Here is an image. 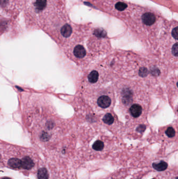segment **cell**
<instances>
[{
    "label": "cell",
    "mask_w": 178,
    "mask_h": 179,
    "mask_svg": "<svg viewBox=\"0 0 178 179\" xmlns=\"http://www.w3.org/2000/svg\"><path fill=\"white\" fill-rule=\"evenodd\" d=\"M103 122L108 125H111L114 122V118L113 116L110 113H107L105 114L103 117Z\"/></svg>",
    "instance_id": "obj_12"
},
{
    "label": "cell",
    "mask_w": 178,
    "mask_h": 179,
    "mask_svg": "<svg viewBox=\"0 0 178 179\" xmlns=\"http://www.w3.org/2000/svg\"><path fill=\"white\" fill-rule=\"evenodd\" d=\"M0 159H1V155H0Z\"/></svg>",
    "instance_id": "obj_20"
},
{
    "label": "cell",
    "mask_w": 178,
    "mask_h": 179,
    "mask_svg": "<svg viewBox=\"0 0 178 179\" xmlns=\"http://www.w3.org/2000/svg\"><path fill=\"white\" fill-rule=\"evenodd\" d=\"M21 161H22V167L25 169L30 170L32 169L34 166V163L30 157H24Z\"/></svg>",
    "instance_id": "obj_4"
},
{
    "label": "cell",
    "mask_w": 178,
    "mask_h": 179,
    "mask_svg": "<svg viewBox=\"0 0 178 179\" xmlns=\"http://www.w3.org/2000/svg\"><path fill=\"white\" fill-rule=\"evenodd\" d=\"M104 148V144L102 141H95L93 145V148L96 151H101Z\"/></svg>",
    "instance_id": "obj_13"
},
{
    "label": "cell",
    "mask_w": 178,
    "mask_h": 179,
    "mask_svg": "<svg viewBox=\"0 0 178 179\" xmlns=\"http://www.w3.org/2000/svg\"><path fill=\"white\" fill-rule=\"evenodd\" d=\"M142 21L144 24L150 26L153 24L156 21V17L155 15L151 13H146L143 15Z\"/></svg>",
    "instance_id": "obj_1"
},
{
    "label": "cell",
    "mask_w": 178,
    "mask_h": 179,
    "mask_svg": "<svg viewBox=\"0 0 178 179\" xmlns=\"http://www.w3.org/2000/svg\"><path fill=\"white\" fill-rule=\"evenodd\" d=\"M72 33V29L71 26L69 24H65L63 26L61 29L62 35L64 37H69L70 36Z\"/></svg>",
    "instance_id": "obj_8"
},
{
    "label": "cell",
    "mask_w": 178,
    "mask_h": 179,
    "mask_svg": "<svg viewBox=\"0 0 178 179\" xmlns=\"http://www.w3.org/2000/svg\"><path fill=\"white\" fill-rule=\"evenodd\" d=\"M34 5L37 10H43L47 6V0H37Z\"/></svg>",
    "instance_id": "obj_10"
},
{
    "label": "cell",
    "mask_w": 178,
    "mask_h": 179,
    "mask_svg": "<svg viewBox=\"0 0 178 179\" xmlns=\"http://www.w3.org/2000/svg\"><path fill=\"white\" fill-rule=\"evenodd\" d=\"M38 179H48L49 173L48 170L45 168L39 169L38 171Z\"/></svg>",
    "instance_id": "obj_9"
},
{
    "label": "cell",
    "mask_w": 178,
    "mask_h": 179,
    "mask_svg": "<svg viewBox=\"0 0 178 179\" xmlns=\"http://www.w3.org/2000/svg\"><path fill=\"white\" fill-rule=\"evenodd\" d=\"M129 112L134 117H138L142 114V108L139 104H133L129 108Z\"/></svg>",
    "instance_id": "obj_3"
},
{
    "label": "cell",
    "mask_w": 178,
    "mask_h": 179,
    "mask_svg": "<svg viewBox=\"0 0 178 179\" xmlns=\"http://www.w3.org/2000/svg\"><path fill=\"white\" fill-rule=\"evenodd\" d=\"M172 35L176 40L178 39V27H176L172 31Z\"/></svg>",
    "instance_id": "obj_18"
},
{
    "label": "cell",
    "mask_w": 178,
    "mask_h": 179,
    "mask_svg": "<svg viewBox=\"0 0 178 179\" xmlns=\"http://www.w3.org/2000/svg\"><path fill=\"white\" fill-rule=\"evenodd\" d=\"M10 179V178H9V177H4V178H3V179Z\"/></svg>",
    "instance_id": "obj_19"
},
{
    "label": "cell",
    "mask_w": 178,
    "mask_h": 179,
    "mask_svg": "<svg viewBox=\"0 0 178 179\" xmlns=\"http://www.w3.org/2000/svg\"><path fill=\"white\" fill-rule=\"evenodd\" d=\"M152 167L157 171H163L167 168L168 163L165 161H161L159 162L153 163Z\"/></svg>",
    "instance_id": "obj_6"
},
{
    "label": "cell",
    "mask_w": 178,
    "mask_h": 179,
    "mask_svg": "<svg viewBox=\"0 0 178 179\" xmlns=\"http://www.w3.org/2000/svg\"><path fill=\"white\" fill-rule=\"evenodd\" d=\"M86 52L85 48L82 45H77L74 49V55L79 58H82L85 57Z\"/></svg>",
    "instance_id": "obj_5"
},
{
    "label": "cell",
    "mask_w": 178,
    "mask_h": 179,
    "mask_svg": "<svg viewBox=\"0 0 178 179\" xmlns=\"http://www.w3.org/2000/svg\"></svg>",
    "instance_id": "obj_21"
},
{
    "label": "cell",
    "mask_w": 178,
    "mask_h": 179,
    "mask_svg": "<svg viewBox=\"0 0 178 179\" xmlns=\"http://www.w3.org/2000/svg\"><path fill=\"white\" fill-rule=\"evenodd\" d=\"M98 104L101 108H107L110 106L111 103V100L110 98L106 96H102L99 97L98 99Z\"/></svg>",
    "instance_id": "obj_2"
},
{
    "label": "cell",
    "mask_w": 178,
    "mask_h": 179,
    "mask_svg": "<svg viewBox=\"0 0 178 179\" xmlns=\"http://www.w3.org/2000/svg\"><path fill=\"white\" fill-rule=\"evenodd\" d=\"M8 165L14 169H18L22 167V161L18 158H11L8 160Z\"/></svg>",
    "instance_id": "obj_7"
},
{
    "label": "cell",
    "mask_w": 178,
    "mask_h": 179,
    "mask_svg": "<svg viewBox=\"0 0 178 179\" xmlns=\"http://www.w3.org/2000/svg\"><path fill=\"white\" fill-rule=\"evenodd\" d=\"M172 52L173 55L177 57L178 55V43H176L172 47Z\"/></svg>",
    "instance_id": "obj_17"
},
{
    "label": "cell",
    "mask_w": 178,
    "mask_h": 179,
    "mask_svg": "<svg viewBox=\"0 0 178 179\" xmlns=\"http://www.w3.org/2000/svg\"><path fill=\"white\" fill-rule=\"evenodd\" d=\"M95 34L96 36L98 37H103L105 36L106 35V33L103 30H101V29H97L95 31Z\"/></svg>",
    "instance_id": "obj_16"
},
{
    "label": "cell",
    "mask_w": 178,
    "mask_h": 179,
    "mask_svg": "<svg viewBox=\"0 0 178 179\" xmlns=\"http://www.w3.org/2000/svg\"><path fill=\"white\" fill-rule=\"evenodd\" d=\"M166 134L168 137L170 138H172L175 136L176 135V132L174 130V129L171 127H169L167 128V129L166 131Z\"/></svg>",
    "instance_id": "obj_15"
},
{
    "label": "cell",
    "mask_w": 178,
    "mask_h": 179,
    "mask_svg": "<svg viewBox=\"0 0 178 179\" xmlns=\"http://www.w3.org/2000/svg\"><path fill=\"white\" fill-rule=\"evenodd\" d=\"M115 8L117 10L122 11L127 8V4L123 2H117V3L115 4Z\"/></svg>",
    "instance_id": "obj_14"
},
{
    "label": "cell",
    "mask_w": 178,
    "mask_h": 179,
    "mask_svg": "<svg viewBox=\"0 0 178 179\" xmlns=\"http://www.w3.org/2000/svg\"><path fill=\"white\" fill-rule=\"evenodd\" d=\"M99 77V74L96 71H93L88 75V80L90 83H94L98 81Z\"/></svg>",
    "instance_id": "obj_11"
}]
</instances>
